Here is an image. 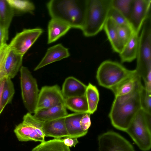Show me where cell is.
<instances>
[{
	"mask_svg": "<svg viewBox=\"0 0 151 151\" xmlns=\"http://www.w3.org/2000/svg\"><path fill=\"white\" fill-rule=\"evenodd\" d=\"M143 86L141 78L136 72L110 89L115 99L121 102L127 99L139 91Z\"/></svg>",
	"mask_w": 151,
	"mask_h": 151,
	"instance_id": "8fae6325",
	"label": "cell"
},
{
	"mask_svg": "<svg viewBox=\"0 0 151 151\" xmlns=\"http://www.w3.org/2000/svg\"><path fill=\"white\" fill-rule=\"evenodd\" d=\"M6 79L5 77L0 81V114L4 109L2 104V95Z\"/></svg>",
	"mask_w": 151,
	"mask_h": 151,
	"instance_id": "8d00e7d4",
	"label": "cell"
},
{
	"mask_svg": "<svg viewBox=\"0 0 151 151\" xmlns=\"http://www.w3.org/2000/svg\"><path fill=\"white\" fill-rule=\"evenodd\" d=\"M70 54L68 49L59 43L49 48L41 60L34 68L38 70L53 63L68 57Z\"/></svg>",
	"mask_w": 151,
	"mask_h": 151,
	"instance_id": "4fadbf2b",
	"label": "cell"
},
{
	"mask_svg": "<svg viewBox=\"0 0 151 151\" xmlns=\"http://www.w3.org/2000/svg\"><path fill=\"white\" fill-rule=\"evenodd\" d=\"M88 113L93 114L96 110L99 101V93L96 87L90 83L87 86L85 93Z\"/></svg>",
	"mask_w": 151,
	"mask_h": 151,
	"instance_id": "484cf974",
	"label": "cell"
},
{
	"mask_svg": "<svg viewBox=\"0 0 151 151\" xmlns=\"http://www.w3.org/2000/svg\"><path fill=\"white\" fill-rule=\"evenodd\" d=\"M116 30L119 38L124 46L134 32L131 26L116 24Z\"/></svg>",
	"mask_w": 151,
	"mask_h": 151,
	"instance_id": "4dcf8cb0",
	"label": "cell"
},
{
	"mask_svg": "<svg viewBox=\"0 0 151 151\" xmlns=\"http://www.w3.org/2000/svg\"><path fill=\"white\" fill-rule=\"evenodd\" d=\"M140 98L141 109L151 114V91L143 86L140 91Z\"/></svg>",
	"mask_w": 151,
	"mask_h": 151,
	"instance_id": "f546056e",
	"label": "cell"
},
{
	"mask_svg": "<svg viewBox=\"0 0 151 151\" xmlns=\"http://www.w3.org/2000/svg\"><path fill=\"white\" fill-rule=\"evenodd\" d=\"M116 24L110 18L107 19L103 29L107 35L113 50L119 54L124 46L121 42L117 32Z\"/></svg>",
	"mask_w": 151,
	"mask_h": 151,
	"instance_id": "7402d4cb",
	"label": "cell"
},
{
	"mask_svg": "<svg viewBox=\"0 0 151 151\" xmlns=\"http://www.w3.org/2000/svg\"><path fill=\"white\" fill-rule=\"evenodd\" d=\"M65 117L43 122L42 130L45 137H52L54 139L68 137V134L65 123Z\"/></svg>",
	"mask_w": 151,
	"mask_h": 151,
	"instance_id": "5bb4252c",
	"label": "cell"
},
{
	"mask_svg": "<svg viewBox=\"0 0 151 151\" xmlns=\"http://www.w3.org/2000/svg\"><path fill=\"white\" fill-rule=\"evenodd\" d=\"M31 151H70V147L65 145L62 139H54L41 142Z\"/></svg>",
	"mask_w": 151,
	"mask_h": 151,
	"instance_id": "cb8c5ba5",
	"label": "cell"
},
{
	"mask_svg": "<svg viewBox=\"0 0 151 151\" xmlns=\"http://www.w3.org/2000/svg\"><path fill=\"white\" fill-rule=\"evenodd\" d=\"M99 151H136L131 144L119 134L109 131L98 137Z\"/></svg>",
	"mask_w": 151,
	"mask_h": 151,
	"instance_id": "ba28073f",
	"label": "cell"
},
{
	"mask_svg": "<svg viewBox=\"0 0 151 151\" xmlns=\"http://www.w3.org/2000/svg\"><path fill=\"white\" fill-rule=\"evenodd\" d=\"M8 45L6 43L0 48V81L5 77L4 66L5 60L10 50Z\"/></svg>",
	"mask_w": 151,
	"mask_h": 151,
	"instance_id": "d6a6232c",
	"label": "cell"
},
{
	"mask_svg": "<svg viewBox=\"0 0 151 151\" xmlns=\"http://www.w3.org/2000/svg\"><path fill=\"white\" fill-rule=\"evenodd\" d=\"M140 90L123 101H118L114 99L109 117L112 125L116 129L125 132L137 113L141 109Z\"/></svg>",
	"mask_w": 151,
	"mask_h": 151,
	"instance_id": "277c9868",
	"label": "cell"
},
{
	"mask_svg": "<svg viewBox=\"0 0 151 151\" xmlns=\"http://www.w3.org/2000/svg\"><path fill=\"white\" fill-rule=\"evenodd\" d=\"M23 56L10 49L4 63L5 76L11 79L14 78L22 66Z\"/></svg>",
	"mask_w": 151,
	"mask_h": 151,
	"instance_id": "d6986e66",
	"label": "cell"
},
{
	"mask_svg": "<svg viewBox=\"0 0 151 151\" xmlns=\"http://www.w3.org/2000/svg\"><path fill=\"white\" fill-rule=\"evenodd\" d=\"M108 17L111 19L117 25L130 26L128 20L118 10L112 6L108 14Z\"/></svg>",
	"mask_w": 151,
	"mask_h": 151,
	"instance_id": "1f68e13d",
	"label": "cell"
},
{
	"mask_svg": "<svg viewBox=\"0 0 151 151\" xmlns=\"http://www.w3.org/2000/svg\"><path fill=\"white\" fill-rule=\"evenodd\" d=\"M8 39V31L3 29L0 26V48L6 43Z\"/></svg>",
	"mask_w": 151,
	"mask_h": 151,
	"instance_id": "e575fe53",
	"label": "cell"
},
{
	"mask_svg": "<svg viewBox=\"0 0 151 151\" xmlns=\"http://www.w3.org/2000/svg\"><path fill=\"white\" fill-rule=\"evenodd\" d=\"M133 1V0H112L111 5L120 12L128 21Z\"/></svg>",
	"mask_w": 151,
	"mask_h": 151,
	"instance_id": "f1b7e54d",
	"label": "cell"
},
{
	"mask_svg": "<svg viewBox=\"0 0 151 151\" xmlns=\"http://www.w3.org/2000/svg\"><path fill=\"white\" fill-rule=\"evenodd\" d=\"M111 3L112 0H87L85 21L81 29L85 36H95L103 29Z\"/></svg>",
	"mask_w": 151,
	"mask_h": 151,
	"instance_id": "3957f363",
	"label": "cell"
},
{
	"mask_svg": "<svg viewBox=\"0 0 151 151\" xmlns=\"http://www.w3.org/2000/svg\"><path fill=\"white\" fill-rule=\"evenodd\" d=\"M14 93V85L11 79L6 77L2 95V104L4 108L11 103Z\"/></svg>",
	"mask_w": 151,
	"mask_h": 151,
	"instance_id": "83f0119b",
	"label": "cell"
},
{
	"mask_svg": "<svg viewBox=\"0 0 151 151\" xmlns=\"http://www.w3.org/2000/svg\"><path fill=\"white\" fill-rule=\"evenodd\" d=\"M62 140L65 145L69 147H75L78 143V141L77 138L66 137L62 139Z\"/></svg>",
	"mask_w": 151,
	"mask_h": 151,
	"instance_id": "d590c367",
	"label": "cell"
},
{
	"mask_svg": "<svg viewBox=\"0 0 151 151\" xmlns=\"http://www.w3.org/2000/svg\"><path fill=\"white\" fill-rule=\"evenodd\" d=\"M13 9L22 13H32L35 9L34 4L27 0H6Z\"/></svg>",
	"mask_w": 151,
	"mask_h": 151,
	"instance_id": "4316f807",
	"label": "cell"
},
{
	"mask_svg": "<svg viewBox=\"0 0 151 151\" xmlns=\"http://www.w3.org/2000/svg\"><path fill=\"white\" fill-rule=\"evenodd\" d=\"M65 101L61 90L58 85L43 86L39 91L35 113L65 104Z\"/></svg>",
	"mask_w": 151,
	"mask_h": 151,
	"instance_id": "30bf717a",
	"label": "cell"
},
{
	"mask_svg": "<svg viewBox=\"0 0 151 151\" xmlns=\"http://www.w3.org/2000/svg\"><path fill=\"white\" fill-rule=\"evenodd\" d=\"M20 71L21 94L23 102L29 112L34 114L39 93L37 82L27 67L22 66Z\"/></svg>",
	"mask_w": 151,
	"mask_h": 151,
	"instance_id": "52a82bcc",
	"label": "cell"
},
{
	"mask_svg": "<svg viewBox=\"0 0 151 151\" xmlns=\"http://www.w3.org/2000/svg\"><path fill=\"white\" fill-rule=\"evenodd\" d=\"M139 34L134 32L119 53L122 63L130 62L136 59L139 43Z\"/></svg>",
	"mask_w": 151,
	"mask_h": 151,
	"instance_id": "44dd1931",
	"label": "cell"
},
{
	"mask_svg": "<svg viewBox=\"0 0 151 151\" xmlns=\"http://www.w3.org/2000/svg\"><path fill=\"white\" fill-rule=\"evenodd\" d=\"M87 86L73 76L66 78L61 90L65 99L85 95Z\"/></svg>",
	"mask_w": 151,
	"mask_h": 151,
	"instance_id": "9a60e30c",
	"label": "cell"
},
{
	"mask_svg": "<svg viewBox=\"0 0 151 151\" xmlns=\"http://www.w3.org/2000/svg\"><path fill=\"white\" fill-rule=\"evenodd\" d=\"M14 14L6 0H0V26L5 30L8 31Z\"/></svg>",
	"mask_w": 151,
	"mask_h": 151,
	"instance_id": "d4e9b609",
	"label": "cell"
},
{
	"mask_svg": "<svg viewBox=\"0 0 151 151\" xmlns=\"http://www.w3.org/2000/svg\"><path fill=\"white\" fill-rule=\"evenodd\" d=\"M87 0H51L46 4L51 18L71 28L81 29L84 22Z\"/></svg>",
	"mask_w": 151,
	"mask_h": 151,
	"instance_id": "6da1fadb",
	"label": "cell"
},
{
	"mask_svg": "<svg viewBox=\"0 0 151 151\" xmlns=\"http://www.w3.org/2000/svg\"><path fill=\"white\" fill-rule=\"evenodd\" d=\"M90 115L88 113H84L81 118L80 124L81 129L84 131L88 132L91 126V122Z\"/></svg>",
	"mask_w": 151,
	"mask_h": 151,
	"instance_id": "836d02e7",
	"label": "cell"
},
{
	"mask_svg": "<svg viewBox=\"0 0 151 151\" xmlns=\"http://www.w3.org/2000/svg\"><path fill=\"white\" fill-rule=\"evenodd\" d=\"M14 132L19 141H34L42 142L45 141V138L38 134L34 128L23 121L16 126Z\"/></svg>",
	"mask_w": 151,
	"mask_h": 151,
	"instance_id": "e0dca14e",
	"label": "cell"
},
{
	"mask_svg": "<svg viewBox=\"0 0 151 151\" xmlns=\"http://www.w3.org/2000/svg\"><path fill=\"white\" fill-rule=\"evenodd\" d=\"M151 114L141 109L125 131L143 151H148L151 149Z\"/></svg>",
	"mask_w": 151,
	"mask_h": 151,
	"instance_id": "5b68a950",
	"label": "cell"
},
{
	"mask_svg": "<svg viewBox=\"0 0 151 151\" xmlns=\"http://www.w3.org/2000/svg\"><path fill=\"white\" fill-rule=\"evenodd\" d=\"M65 104L66 108L75 113H88L85 95L65 99Z\"/></svg>",
	"mask_w": 151,
	"mask_h": 151,
	"instance_id": "603a6c76",
	"label": "cell"
},
{
	"mask_svg": "<svg viewBox=\"0 0 151 151\" xmlns=\"http://www.w3.org/2000/svg\"><path fill=\"white\" fill-rule=\"evenodd\" d=\"M136 72L130 70L116 62L106 60L98 67L96 78L100 86L110 89Z\"/></svg>",
	"mask_w": 151,
	"mask_h": 151,
	"instance_id": "8992f818",
	"label": "cell"
},
{
	"mask_svg": "<svg viewBox=\"0 0 151 151\" xmlns=\"http://www.w3.org/2000/svg\"><path fill=\"white\" fill-rule=\"evenodd\" d=\"M139 35L136 70L145 82V87L151 91V15L144 21Z\"/></svg>",
	"mask_w": 151,
	"mask_h": 151,
	"instance_id": "7a4b0ae2",
	"label": "cell"
},
{
	"mask_svg": "<svg viewBox=\"0 0 151 151\" xmlns=\"http://www.w3.org/2000/svg\"><path fill=\"white\" fill-rule=\"evenodd\" d=\"M43 32L40 28L24 29L12 39L8 45L9 48L23 56Z\"/></svg>",
	"mask_w": 151,
	"mask_h": 151,
	"instance_id": "9c48e42d",
	"label": "cell"
},
{
	"mask_svg": "<svg viewBox=\"0 0 151 151\" xmlns=\"http://www.w3.org/2000/svg\"><path fill=\"white\" fill-rule=\"evenodd\" d=\"M151 0H133L129 22L134 31L139 34L143 22L151 13Z\"/></svg>",
	"mask_w": 151,
	"mask_h": 151,
	"instance_id": "7c38bea8",
	"label": "cell"
},
{
	"mask_svg": "<svg viewBox=\"0 0 151 151\" xmlns=\"http://www.w3.org/2000/svg\"><path fill=\"white\" fill-rule=\"evenodd\" d=\"M71 28L68 25L60 21L51 18L48 26L47 43L53 42L65 35Z\"/></svg>",
	"mask_w": 151,
	"mask_h": 151,
	"instance_id": "ffe728a7",
	"label": "cell"
},
{
	"mask_svg": "<svg viewBox=\"0 0 151 151\" xmlns=\"http://www.w3.org/2000/svg\"><path fill=\"white\" fill-rule=\"evenodd\" d=\"M84 114L74 113L68 114L65 117V123L68 133V137L78 138L86 134L88 132L83 131L80 124L81 119Z\"/></svg>",
	"mask_w": 151,
	"mask_h": 151,
	"instance_id": "2e32d148",
	"label": "cell"
},
{
	"mask_svg": "<svg viewBox=\"0 0 151 151\" xmlns=\"http://www.w3.org/2000/svg\"><path fill=\"white\" fill-rule=\"evenodd\" d=\"M65 104L36 112L33 115L37 119L42 122L52 121L68 115Z\"/></svg>",
	"mask_w": 151,
	"mask_h": 151,
	"instance_id": "ac0fdd59",
	"label": "cell"
}]
</instances>
